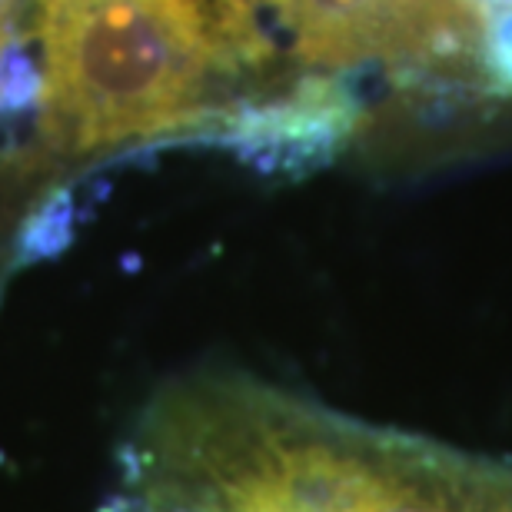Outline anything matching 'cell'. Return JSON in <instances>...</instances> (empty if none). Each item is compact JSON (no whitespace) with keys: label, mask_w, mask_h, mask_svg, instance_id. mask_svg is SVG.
<instances>
[{"label":"cell","mask_w":512,"mask_h":512,"mask_svg":"<svg viewBox=\"0 0 512 512\" xmlns=\"http://www.w3.org/2000/svg\"><path fill=\"white\" fill-rule=\"evenodd\" d=\"M37 37L40 140L60 160L220 137L223 80L270 57L250 0H37Z\"/></svg>","instance_id":"obj_2"},{"label":"cell","mask_w":512,"mask_h":512,"mask_svg":"<svg viewBox=\"0 0 512 512\" xmlns=\"http://www.w3.org/2000/svg\"><path fill=\"white\" fill-rule=\"evenodd\" d=\"M14 4H17V0H0V50H4V40H7V27H10V14H14Z\"/></svg>","instance_id":"obj_4"},{"label":"cell","mask_w":512,"mask_h":512,"mask_svg":"<svg viewBox=\"0 0 512 512\" xmlns=\"http://www.w3.org/2000/svg\"><path fill=\"white\" fill-rule=\"evenodd\" d=\"M303 67L336 74L380 64L399 74L486 84L479 0H273Z\"/></svg>","instance_id":"obj_3"},{"label":"cell","mask_w":512,"mask_h":512,"mask_svg":"<svg viewBox=\"0 0 512 512\" xmlns=\"http://www.w3.org/2000/svg\"><path fill=\"white\" fill-rule=\"evenodd\" d=\"M483 7H512V0H479Z\"/></svg>","instance_id":"obj_5"},{"label":"cell","mask_w":512,"mask_h":512,"mask_svg":"<svg viewBox=\"0 0 512 512\" xmlns=\"http://www.w3.org/2000/svg\"><path fill=\"white\" fill-rule=\"evenodd\" d=\"M250 4H270L273 7V0H250Z\"/></svg>","instance_id":"obj_6"},{"label":"cell","mask_w":512,"mask_h":512,"mask_svg":"<svg viewBox=\"0 0 512 512\" xmlns=\"http://www.w3.org/2000/svg\"><path fill=\"white\" fill-rule=\"evenodd\" d=\"M120 466V512H512V463L240 373L163 386Z\"/></svg>","instance_id":"obj_1"}]
</instances>
